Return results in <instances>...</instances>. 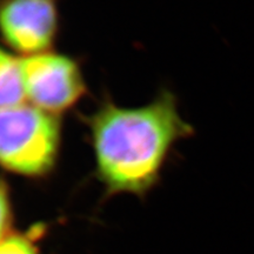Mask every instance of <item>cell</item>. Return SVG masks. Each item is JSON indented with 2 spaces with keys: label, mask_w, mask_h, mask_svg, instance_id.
Returning a JSON list of instances; mask_svg holds the SVG:
<instances>
[{
  "label": "cell",
  "mask_w": 254,
  "mask_h": 254,
  "mask_svg": "<svg viewBox=\"0 0 254 254\" xmlns=\"http://www.w3.org/2000/svg\"><path fill=\"white\" fill-rule=\"evenodd\" d=\"M0 254H40L30 238L20 233H9L0 241Z\"/></svg>",
  "instance_id": "obj_6"
},
{
  "label": "cell",
  "mask_w": 254,
  "mask_h": 254,
  "mask_svg": "<svg viewBox=\"0 0 254 254\" xmlns=\"http://www.w3.org/2000/svg\"><path fill=\"white\" fill-rule=\"evenodd\" d=\"M20 62L26 98L32 106L57 116L84 95L86 86L81 71L69 57L45 52Z\"/></svg>",
  "instance_id": "obj_3"
},
{
  "label": "cell",
  "mask_w": 254,
  "mask_h": 254,
  "mask_svg": "<svg viewBox=\"0 0 254 254\" xmlns=\"http://www.w3.org/2000/svg\"><path fill=\"white\" fill-rule=\"evenodd\" d=\"M26 99L20 59L0 49V110L20 106Z\"/></svg>",
  "instance_id": "obj_5"
},
{
  "label": "cell",
  "mask_w": 254,
  "mask_h": 254,
  "mask_svg": "<svg viewBox=\"0 0 254 254\" xmlns=\"http://www.w3.org/2000/svg\"><path fill=\"white\" fill-rule=\"evenodd\" d=\"M60 146L57 116L32 105L0 110V166L25 177H43L55 167Z\"/></svg>",
  "instance_id": "obj_2"
},
{
  "label": "cell",
  "mask_w": 254,
  "mask_h": 254,
  "mask_svg": "<svg viewBox=\"0 0 254 254\" xmlns=\"http://www.w3.org/2000/svg\"><path fill=\"white\" fill-rule=\"evenodd\" d=\"M59 23V0H0V36L26 57L51 49Z\"/></svg>",
  "instance_id": "obj_4"
},
{
  "label": "cell",
  "mask_w": 254,
  "mask_h": 254,
  "mask_svg": "<svg viewBox=\"0 0 254 254\" xmlns=\"http://www.w3.org/2000/svg\"><path fill=\"white\" fill-rule=\"evenodd\" d=\"M97 174L109 193L145 194L177 141L192 133L168 92L141 107L105 104L91 117Z\"/></svg>",
  "instance_id": "obj_1"
},
{
  "label": "cell",
  "mask_w": 254,
  "mask_h": 254,
  "mask_svg": "<svg viewBox=\"0 0 254 254\" xmlns=\"http://www.w3.org/2000/svg\"><path fill=\"white\" fill-rule=\"evenodd\" d=\"M12 207L9 193L6 184L0 180V241H2L11 232Z\"/></svg>",
  "instance_id": "obj_7"
}]
</instances>
